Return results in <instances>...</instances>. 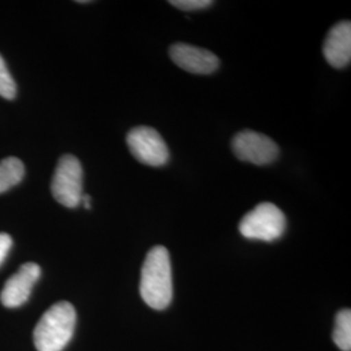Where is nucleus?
<instances>
[{
  "mask_svg": "<svg viewBox=\"0 0 351 351\" xmlns=\"http://www.w3.org/2000/svg\"><path fill=\"white\" fill-rule=\"evenodd\" d=\"M11 249H12L11 236L7 233H0V265L5 261Z\"/></svg>",
  "mask_w": 351,
  "mask_h": 351,
  "instance_id": "nucleus-14",
  "label": "nucleus"
},
{
  "mask_svg": "<svg viewBox=\"0 0 351 351\" xmlns=\"http://www.w3.org/2000/svg\"><path fill=\"white\" fill-rule=\"evenodd\" d=\"M0 97L8 101H11L16 97V84L1 55H0Z\"/></svg>",
  "mask_w": 351,
  "mask_h": 351,
  "instance_id": "nucleus-12",
  "label": "nucleus"
},
{
  "mask_svg": "<svg viewBox=\"0 0 351 351\" xmlns=\"http://www.w3.org/2000/svg\"><path fill=\"white\" fill-rule=\"evenodd\" d=\"M126 143L133 156L139 163L150 167H162L168 163L169 150L158 130L150 126L133 128L128 136Z\"/></svg>",
  "mask_w": 351,
  "mask_h": 351,
  "instance_id": "nucleus-5",
  "label": "nucleus"
},
{
  "mask_svg": "<svg viewBox=\"0 0 351 351\" xmlns=\"http://www.w3.org/2000/svg\"><path fill=\"white\" fill-rule=\"evenodd\" d=\"M81 203L84 204V207H85L86 210H90V208H91V198H90V195L84 194V195H82V199H81Z\"/></svg>",
  "mask_w": 351,
  "mask_h": 351,
  "instance_id": "nucleus-15",
  "label": "nucleus"
},
{
  "mask_svg": "<svg viewBox=\"0 0 351 351\" xmlns=\"http://www.w3.org/2000/svg\"><path fill=\"white\" fill-rule=\"evenodd\" d=\"M232 149L239 160L255 165L274 163L280 152L275 141L254 130L237 133L232 141Z\"/></svg>",
  "mask_w": 351,
  "mask_h": 351,
  "instance_id": "nucleus-6",
  "label": "nucleus"
},
{
  "mask_svg": "<svg viewBox=\"0 0 351 351\" xmlns=\"http://www.w3.org/2000/svg\"><path fill=\"white\" fill-rule=\"evenodd\" d=\"M51 191L64 207L75 208L84 195V171L80 160L73 155L60 158L51 182Z\"/></svg>",
  "mask_w": 351,
  "mask_h": 351,
  "instance_id": "nucleus-4",
  "label": "nucleus"
},
{
  "mask_svg": "<svg viewBox=\"0 0 351 351\" xmlns=\"http://www.w3.org/2000/svg\"><path fill=\"white\" fill-rule=\"evenodd\" d=\"M169 56L181 69L194 75H211L219 65V58L211 51L186 43H176L169 49Z\"/></svg>",
  "mask_w": 351,
  "mask_h": 351,
  "instance_id": "nucleus-8",
  "label": "nucleus"
},
{
  "mask_svg": "<svg viewBox=\"0 0 351 351\" xmlns=\"http://www.w3.org/2000/svg\"><path fill=\"white\" fill-rule=\"evenodd\" d=\"M323 53L333 68H345L351 60V23L342 21L333 26L324 42Z\"/></svg>",
  "mask_w": 351,
  "mask_h": 351,
  "instance_id": "nucleus-9",
  "label": "nucleus"
},
{
  "mask_svg": "<svg viewBox=\"0 0 351 351\" xmlns=\"http://www.w3.org/2000/svg\"><path fill=\"white\" fill-rule=\"evenodd\" d=\"M285 229V215L269 202L259 203L252 211L246 213L239 223V232L245 239L265 242H274L282 237Z\"/></svg>",
  "mask_w": 351,
  "mask_h": 351,
  "instance_id": "nucleus-3",
  "label": "nucleus"
},
{
  "mask_svg": "<svg viewBox=\"0 0 351 351\" xmlns=\"http://www.w3.org/2000/svg\"><path fill=\"white\" fill-rule=\"evenodd\" d=\"M139 291L142 300L154 310H164L171 304L172 267L169 252L164 246H155L147 252L142 265Z\"/></svg>",
  "mask_w": 351,
  "mask_h": 351,
  "instance_id": "nucleus-1",
  "label": "nucleus"
},
{
  "mask_svg": "<svg viewBox=\"0 0 351 351\" xmlns=\"http://www.w3.org/2000/svg\"><path fill=\"white\" fill-rule=\"evenodd\" d=\"M333 341L342 351L351 350V311L341 310L336 316Z\"/></svg>",
  "mask_w": 351,
  "mask_h": 351,
  "instance_id": "nucleus-11",
  "label": "nucleus"
},
{
  "mask_svg": "<svg viewBox=\"0 0 351 351\" xmlns=\"http://www.w3.org/2000/svg\"><path fill=\"white\" fill-rule=\"evenodd\" d=\"M75 314L73 304L58 302L39 319L33 339L38 351H63L75 335Z\"/></svg>",
  "mask_w": 351,
  "mask_h": 351,
  "instance_id": "nucleus-2",
  "label": "nucleus"
},
{
  "mask_svg": "<svg viewBox=\"0 0 351 351\" xmlns=\"http://www.w3.org/2000/svg\"><path fill=\"white\" fill-rule=\"evenodd\" d=\"M171 5H173L182 11H198L211 7L213 3L210 0H171Z\"/></svg>",
  "mask_w": 351,
  "mask_h": 351,
  "instance_id": "nucleus-13",
  "label": "nucleus"
},
{
  "mask_svg": "<svg viewBox=\"0 0 351 351\" xmlns=\"http://www.w3.org/2000/svg\"><path fill=\"white\" fill-rule=\"evenodd\" d=\"M40 277V267L36 263H25L10 277L0 293V301L4 307L16 308L27 302L33 287Z\"/></svg>",
  "mask_w": 351,
  "mask_h": 351,
  "instance_id": "nucleus-7",
  "label": "nucleus"
},
{
  "mask_svg": "<svg viewBox=\"0 0 351 351\" xmlns=\"http://www.w3.org/2000/svg\"><path fill=\"white\" fill-rule=\"evenodd\" d=\"M24 164L17 158H7L0 162V193L16 186L24 178Z\"/></svg>",
  "mask_w": 351,
  "mask_h": 351,
  "instance_id": "nucleus-10",
  "label": "nucleus"
}]
</instances>
